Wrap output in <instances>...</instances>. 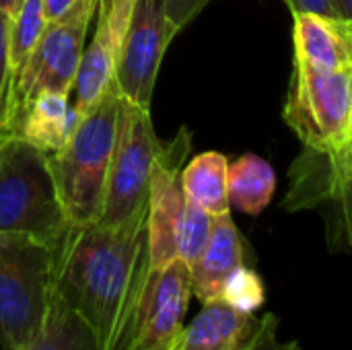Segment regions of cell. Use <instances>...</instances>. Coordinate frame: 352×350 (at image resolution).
I'll return each instance as SVG.
<instances>
[{"mask_svg": "<svg viewBox=\"0 0 352 350\" xmlns=\"http://www.w3.org/2000/svg\"><path fill=\"white\" fill-rule=\"evenodd\" d=\"M146 272V210L113 227L70 225L54 243V295L101 350H124Z\"/></svg>", "mask_w": 352, "mask_h": 350, "instance_id": "cell-1", "label": "cell"}, {"mask_svg": "<svg viewBox=\"0 0 352 350\" xmlns=\"http://www.w3.org/2000/svg\"><path fill=\"white\" fill-rule=\"evenodd\" d=\"M120 107L122 97L111 85L80 116L68 140L50 155L54 184L70 225H91L101 219L107 173L118 138Z\"/></svg>", "mask_w": 352, "mask_h": 350, "instance_id": "cell-2", "label": "cell"}, {"mask_svg": "<svg viewBox=\"0 0 352 350\" xmlns=\"http://www.w3.org/2000/svg\"><path fill=\"white\" fill-rule=\"evenodd\" d=\"M68 227L50 155L16 134L0 132V233L54 245Z\"/></svg>", "mask_w": 352, "mask_h": 350, "instance_id": "cell-3", "label": "cell"}, {"mask_svg": "<svg viewBox=\"0 0 352 350\" xmlns=\"http://www.w3.org/2000/svg\"><path fill=\"white\" fill-rule=\"evenodd\" d=\"M54 299V245L0 233V344L25 350Z\"/></svg>", "mask_w": 352, "mask_h": 350, "instance_id": "cell-4", "label": "cell"}, {"mask_svg": "<svg viewBox=\"0 0 352 350\" xmlns=\"http://www.w3.org/2000/svg\"><path fill=\"white\" fill-rule=\"evenodd\" d=\"M95 10L97 0H76L66 14L45 25L35 47L12 78L4 134H16L25 111L39 95H70Z\"/></svg>", "mask_w": 352, "mask_h": 350, "instance_id": "cell-5", "label": "cell"}, {"mask_svg": "<svg viewBox=\"0 0 352 350\" xmlns=\"http://www.w3.org/2000/svg\"><path fill=\"white\" fill-rule=\"evenodd\" d=\"M352 70L318 72L295 60L285 122L303 146L352 151Z\"/></svg>", "mask_w": 352, "mask_h": 350, "instance_id": "cell-6", "label": "cell"}, {"mask_svg": "<svg viewBox=\"0 0 352 350\" xmlns=\"http://www.w3.org/2000/svg\"><path fill=\"white\" fill-rule=\"evenodd\" d=\"M163 149L157 138L151 111L122 99L118 138L107 173L103 212L97 223L122 225L146 210L153 167Z\"/></svg>", "mask_w": 352, "mask_h": 350, "instance_id": "cell-7", "label": "cell"}, {"mask_svg": "<svg viewBox=\"0 0 352 350\" xmlns=\"http://www.w3.org/2000/svg\"><path fill=\"white\" fill-rule=\"evenodd\" d=\"M352 151L330 153L303 146L291 167V190L285 198L287 210L324 208L326 231L332 252L351 248Z\"/></svg>", "mask_w": 352, "mask_h": 350, "instance_id": "cell-8", "label": "cell"}, {"mask_svg": "<svg viewBox=\"0 0 352 350\" xmlns=\"http://www.w3.org/2000/svg\"><path fill=\"white\" fill-rule=\"evenodd\" d=\"M177 33L163 0H134L113 70V87L126 103L151 111L163 56Z\"/></svg>", "mask_w": 352, "mask_h": 350, "instance_id": "cell-9", "label": "cell"}, {"mask_svg": "<svg viewBox=\"0 0 352 350\" xmlns=\"http://www.w3.org/2000/svg\"><path fill=\"white\" fill-rule=\"evenodd\" d=\"M192 299L190 268L173 260L159 270H148L124 350H171Z\"/></svg>", "mask_w": 352, "mask_h": 350, "instance_id": "cell-10", "label": "cell"}, {"mask_svg": "<svg viewBox=\"0 0 352 350\" xmlns=\"http://www.w3.org/2000/svg\"><path fill=\"white\" fill-rule=\"evenodd\" d=\"M192 136L186 128L163 149L155 161L146 200V260L148 270H159L175 256L177 225L188 202L182 188V167L190 153Z\"/></svg>", "mask_w": 352, "mask_h": 350, "instance_id": "cell-11", "label": "cell"}, {"mask_svg": "<svg viewBox=\"0 0 352 350\" xmlns=\"http://www.w3.org/2000/svg\"><path fill=\"white\" fill-rule=\"evenodd\" d=\"M134 0H97L95 33L85 43L80 64L74 76V85L68 97L72 107L82 116L89 111L113 85V70L118 50L126 33Z\"/></svg>", "mask_w": 352, "mask_h": 350, "instance_id": "cell-12", "label": "cell"}, {"mask_svg": "<svg viewBox=\"0 0 352 350\" xmlns=\"http://www.w3.org/2000/svg\"><path fill=\"white\" fill-rule=\"evenodd\" d=\"M295 60L318 72L352 70V21L320 12H293Z\"/></svg>", "mask_w": 352, "mask_h": 350, "instance_id": "cell-13", "label": "cell"}, {"mask_svg": "<svg viewBox=\"0 0 352 350\" xmlns=\"http://www.w3.org/2000/svg\"><path fill=\"white\" fill-rule=\"evenodd\" d=\"M243 264V239L237 231V225L229 212L212 217L210 239L190 268L192 295L200 303H210L221 297V287L225 278Z\"/></svg>", "mask_w": 352, "mask_h": 350, "instance_id": "cell-14", "label": "cell"}, {"mask_svg": "<svg viewBox=\"0 0 352 350\" xmlns=\"http://www.w3.org/2000/svg\"><path fill=\"white\" fill-rule=\"evenodd\" d=\"M256 320L221 299L202 303L200 314L188 326L184 324L171 350H237L252 334Z\"/></svg>", "mask_w": 352, "mask_h": 350, "instance_id": "cell-15", "label": "cell"}, {"mask_svg": "<svg viewBox=\"0 0 352 350\" xmlns=\"http://www.w3.org/2000/svg\"><path fill=\"white\" fill-rule=\"evenodd\" d=\"M80 113L64 93H43L25 111L16 136L39 146L47 155L56 153L74 132Z\"/></svg>", "mask_w": 352, "mask_h": 350, "instance_id": "cell-16", "label": "cell"}, {"mask_svg": "<svg viewBox=\"0 0 352 350\" xmlns=\"http://www.w3.org/2000/svg\"><path fill=\"white\" fill-rule=\"evenodd\" d=\"M276 190V175L268 161L256 155H243L227 167V196L229 206L260 215L272 200Z\"/></svg>", "mask_w": 352, "mask_h": 350, "instance_id": "cell-17", "label": "cell"}, {"mask_svg": "<svg viewBox=\"0 0 352 350\" xmlns=\"http://www.w3.org/2000/svg\"><path fill=\"white\" fill-rule=\"evenodd\" d=\"M227 167V157L214 151L194 157L182 167V188L186 198L210 215L229 212Z\"/></svg>", "mask_w": 352, "mask_h": 350, "instance_id": "cell-18", "label": "cell"}, {"mask_svg": "<svg viewBox=\"0 0 352 350\" xmlns=\"http://www.w3.org/2000/svg\"><path fill=\"white\" fill-rule=\"evenodd\" d=\"M25 350H101V347L93 330L54 295L37 336Z\"/></svg>", "mask_w": 352, "mask_h": 350, "instance_id": "cell-19", "label": "cell"}, {"mask_svg": "<svg viewBox=\"0 0 352 350\" xmlns=\"http://www.w3.org/2000/svg\"><path fill=\"white\" fill-rule=\"evenodd\" d=\"M47 21L43 14V0H23L8 21V64L12 78L35 47Z\"/></svg>", "mask_w": 352, "mask_h": 350, "instance_id": "cell-20", "label": "cell"}, {"mask_svg": "<svg viewBox=\"0 0 352 350\" xmlns=\"http://www.w3.org/2000/svg\"><path fill=\"white\" fill-rule=\"evenodd\" d=\"M212 217L204 208L196 206L194 202H186L179 225H177V235H175V256L182 260L188 268L196 264L200 254L204 252L210 231H212Z\"/></svg>", "mask_w": 352, "mask_h": 350, "instance_id": "cell-21", "label": "cell"}, {"mask_svg": "<svg viewBox=\"0 0 352 350\" xmlns=\"http://www.w3.org/2000/svg\"><path fill=\"white\" fill-rule=\"evenodd\" d=\"M219 299L239 314L254 316L266 301V289L258 272L241 264L225 278Z\"/></svg>", "mask_w": 352, "mask_h": 350, "instance_id": "cell-22", "label": "cell"}, {"mask_svg": "<svg viewBox=\"0 0 352 350\" xmlns=\"http://www.w3.org/2000/svg\"><path fill=\"white\" fill-rule=\"evenodd\" d=\"M237 350H301V347L297 342H280L278 318L274 314H266L256 320L252 334Z\"/></svg>", "mask_w": 352, "mask_h": 350, "instance_id": "cell-23", "label": "cell"}, {"mask_svg": "<svg viewBox=\"0 0 352 350\" xmlns=\"http://www.w3.org/2000/svg\"><path fill=\"white\" fill-rule=\"evenodd\" d=\"M8 21L10 14L0 10V132L6 124L8 113V99H10V87H12V72L8 64Z\"/></svg>", "mask_w": 352, "mask_h": 350, "instance_id": "cell-24", "label": "cell"}, {"mask_svg": "<svg viewBox=\"0 0 352 350\" xmlns=\"http://www.w3.org/2000/svg\"><path fill=\"white\" fill-rule=\"evenodd\" d=\"M208 2L210 0H163L165 14L177 31H182L188 23H192Z\"/></svg>", "mask_w": 352, "mask_h": 350, "instance_id": "cell-25", "label": "cell"}, {"mask_svg": "<svg viewBox=\"0 0 352 350\" xmlns=\"http://www.w3.org/2000/svg\"><path fill=\"white\" fill-rule=\"evenodd\" d=\"M291 12H320V14H332L330 0H283Z\"/></svg>", "mask_w": 352, "mask_h": 350, "instance_id": "cell-26", "label": "cell"}, {"mask_svg": "<svg viewBox=\"0 0 352 350\" xmlns=\"http://www.w3.org/2000/svg\"><path fill=\"white\" fill-rule=\"evenodd\" d=\"M74 2H76V0H43V14H45V21L50 23V21L60 19L62 14H66V12L72 8Z\"/></svg>", "mask_w": 352, "mask_h": 350, "instance_id": "cell-27", "label": "cell"}, {"mask_svg": "<svg viewBox=\"0 0 352 350\" xmlns=\"http://www.w3.org/2000/svg\"><path fill=\"white\" fill-rule=\"evenodd\" d=\"M330 8L334 17L352 21V0H330Z\"/></svg>", "mask_w": 352, "mask_h": 350, "instance_id": "cell-28", "label": "cell"}, {"mask_svg": "<svg viewBox=\"0 0 352 350\" xmlns=\"http://www.w3.org/2000/svg\"><path fill=\"white\" fill-rule=\"evenodd\" d=\"M21 2H23V0H0V10H4L6 14H12V12L19 8Z\"/></svg>", "mask_w": 352, "mask_h": 350, "instance_id": "cell-29", "label": "cell"}, {"mask_svg": "<svg viewBox=\"0 0 352 350\" xmlns=\"http://www.w3.org/2000/svg\"><path fill=\"white\" fill-rule=\"evenodd\" d=\"M2 350H8V349H2Z\"/></svg>", "mask_w": 352, "mask_h": 350, "instance_id": "cell-30", "label": "cell"}]
</instances>
